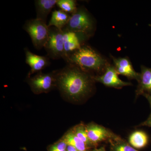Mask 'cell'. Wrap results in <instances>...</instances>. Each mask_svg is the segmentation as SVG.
Returning a JSON list of instances; mask_svg holds the SVG:
<instances>
[{"label": "cell", "mask_w": 151, "mask_h": 151, "mask_svg": "<svg viewBox=\"0 0 151 151\" xmlns=\"http://www.w3.org/2000/svg\"><path fill=\"white\" fill-rule=\"evenodd\" d=\"M55 73L56 87L68 99L81 100L92 92L94 78L76 65L68 63Z\"/></svg>", "instance_id": "cell-1"}, {"label": "cell", "mask_w": 151, "mask_h": 151, "mask_svg": "<svg viewBox=\"0 0 151 151\" xmlns=\"http://www.w3.org/2000/svg\"><path fill=\"white\" fill-rule=\"evenodd\" d=\"M68 63L78 66L86 72L99 71L107 66V61L90 47L83 45L65 58Z\"/></svg>", "instance_id": "cell-2"}, {"label": "cell", "mask_w": 151, "mask_h": 151, "mask_svg": "<svg viewBox=\"0 0 151 151\" xmlns=\"http://www.w3.org/2000/svg\"><path fill=\"white\" fill-rule=\"evenodd\" d=\"M94 22L86 9L83 7L77 9L76 12L70 15L67 24L63 29L82 33L90 36L94 29Z\"/></svg>", "instance_id": "cell-3"}, {"label": "cell", "mask_w": 151, "mask_h": 151, "mask_svg": "<svg viewBox=\"0 0 151 151\" xmlns=\"http://www.w3.org/2000/svg\"><path fill=\"white\" fill-rule=\"evenodd\" d=\"M24 29L28 33L34 46L37 50L44 48L49 36V28L46 23L37 19L28 20Z\"/></svg>", "instance_id": "cell-4"}, {"label": "cell", "mask_w": 151, "mask_h": 151, "mask_svg": "<svg viewBox=\"0 0 151 151\" xmlns=\"http://www.w3.org/2000/svg\"><path fill=\"white\" fill-rule=\"evenodd\" d=\"M48 28V40L44 47L47 56L52 59L63 58L64 55L63 31L55 27Z\"/></svg>", "instance_id": "cell-5"}, {"label": "cell", "mask_w": 151, "mask_h": 151, "mask_svg": "<svg viewBox=\"0 0 151 151\" xmlns=\"http://www.w3.org/2000/svg\"><path fill=\"white\" fill-rule=\"evenodd\" d=\"M27 82L35 94L47 93L56 87L55 71L50 73H37L33 77L28 76Z\"/></svg>", "instance_id": "cell-6"}, {"label": "cell", "mask_w": 151, "mask_h": 151, "mask_svg": "<svg viewBox=\"0 0 151 151\" xmlns=\"http://www.w3.org/2000/svg\"><path fill=\"white\" fill-rule=\"evenodd\" d=\"M63 33L64 55L63 59L65 60L68 55L73 52L79 49L84 45V42L89 36L82 33L70 31L62 29Z\"/></svg>", "instance_id": "cell-7"}, {"label": "cell", "mask_w": 151, "mask_h": 151, "mask_svg": "<svg viewBox=\"0 0 151 151\" xmlns=\"http://www.w3.org/2000/svg\"><path fill=\"white\" fill-rule=\"evenodd\" d=\"M86 128L89 140L96 147L101 142L110 141L119 137L105 127L93 122L86 125Z\"/></svg>", "instance_id": "cell-8"}, {"label": "cell", "mask_w": 151, "mask_h": 151, "mask_svg": "<svg viewBox=\"0 0 151 151\" xmlns=\"http://www.w3.org/2000/svg\"><path fill=\"white\" fill-rule=\"evenodd\" d=\"M118 73L114 66L108 65L103 75L94 77V81L100 82L108 87L121 89L125 86H131L130 82L122 81L118 76Z\"/></svg>", "instance_id": "cell-9"}, {"label": "cell", "mask_w": 151, "mask_h": 151, "mask_svg": "<svg viewBox=\"0 0 151 151\" xmlns=\"http://www.w3.org/2000/svg\"><path fill=\"white\" fill-rule=\"evenodd\" d=\"M25 54V62L30 67L29 75L41 72V70L50 65L49 58L34 54L28 48L24 49Z\"/></svg>", "instance_id": "cell-10"}, {"label": "cell", "mask_w": 151, "mask_h": 151, "mask_svg": "<svg viewBox=\"0 0 151 151\" xmlns=\"http://www.w3.org/2000/svg\"><path fill=\"white\" fill-rule=\"evenodd\" d=\"M114 67L117 73L126 76L129 79H136L138 81L140 73H137L134 70L132 63L129 58L127 57L115 58L113 57Z\"/></svg>", "instance_id": "cell-11"}, {"label": "cell", "mask_w": 151, "mask_h": 151, "mask_svg": "<svg viewBox=\"0 0 151 151\" xmlns=\"http://www.w3.org/2000/svg\"><path fill=\"white\" fill-rule=\"evenodd\" d=\"M138 82L139 84L136 91V97L141 94H151V68L142 66Z\"/></svg>", "instance_id": "cell-12"}, {"label": "cell", "mask_w": 151, "mask_h": 151, "mask_svg": "<svg viewBox=\"0 0 151 151\" xmlns=\"http://www.w3.org/2000/svg\"><path fill=\"white\" fill-rule=\"evenodd\" d=\"M58 0H36L35 1L36 19L46 23L47 16L52 9L56 5Z\"/></svg>", "instance_id": "cell-13"}, {"label": "cell", "mask_w": 151, "mask_h": 151, "mask_svg": "<svg viewBox=\"0 0 151 151\" xmlns=\"http://www.w3.org/2000/svg\"><path fill=\"white\" fill-rule=\"evenodd\" d=\"M69 14L60 9L54 10L52 12L51 18L47 25L48 27H55L62 30L67 24L70 18Z\"/></svg>", "instance_id": "cell-14"}, {"label": "cell", "mask_w": 151, "mask_h": 151, "mask_svg": "<svg viewBox=\"0 0 151 151\" xmlns=\"http://www.w3.org/2000/svg\"><path fill=\"white\" fill-rule=\"evenodd\" d=\"M62 139L68 145L73 146L78 151H89L90 149L74 134L72 130L66 132Z\"/></svg>", "instance_id": "cell-15"}, {"label": "cell", "mask_w": 151, "mask_h": 151, "mask_svg": "<svg viewBox=\"0 0 151 151\" xmlns=\"http://www.w3.org/2000/svg\"><path fill=\"white\" fill-rule=\"evenodd\" d=\"M129 143L135 149H141L147 145L148 142L147 135L142 131L133 132L129 137Z\"/></svg>", "instance_id": "cell-16"}, {"label": "cell", "mask_w": 151, "mask_h": 151, "mask_svg": "<svg viewBox=\"0 0 151 151\" xmlns=\"http://www.w3.org/2000/svg\"><path fill=\"white\" fill-rule=\"evenodd\" d=\"M74 134L81 140L84 142L89 148L96 147L94 144L89 140L86 132V125L81 123L76 125L72 129Z\"/></svg>", "instance_id": "cell-17"}, {"label": "cell", "mask_w": 151, "mask_h": 151, "mask_svg": "<svg viewBox=\"0 0 151 151\" xmlns=\"http://www.w3.org/2000/svg\"><path fill=\"white\" fill-rule=\"evenodd\" d=\"M111 151H138L119 137L110 141Z\"/></svg>", "instance_id": "cell-18"}, {"label": "cell", "mask_w": 151, "mask_h": 151, "mask_svg": "<svg viewBox=\"0 0 151 151\" xmlns=\"http://www.w3.org/2000/svg\"><path fill=\"white\" fill-rule=\"evenodd\" d=\"M56 5L61 10L71 15L76 12L78 9L76 1L73 0H58Z\"/></svg>", "instance_id": "cell-19"}, {"label": "cell", "mask_w": 151, "mask_h": 151, "mask_svg": "<svg viewBox=\"0 0 151 151\" xmlns=\"http://www.w3.org/2000/svg\"><path fill=\"white\" fill-rule=\"evenodd\" d=\"M68 145L63 139L50 146L49 151H67Z\"/></svg>", "instance_id": "cell-20"}, {"label": "cell", "mask_w": 151, "mask_h": 151, "mask_svg": "<svg viewBox=\"0 0 151 151\" xmlns=\"http://www.w3.org/2000/svg\"><path fill=\"white\" fill-rule=\"evenodd\" d=\"M141 126H146V127H151V114L150 116H149L148 119L145 122H143L141 124Z\"/></svg>", "instance_id": "cell-21"}, {"label": "cell", "mask_w": 151, "mask_h": 151, "mask_svg": "<svg viewBox=\"0 0 151 151\" xmlns=\"http://www.w3.org/2000/svg\"><path fill=\"white\" fill-rule=\"evenodd\" d=\"M67 151H78L75 147L71 145H68Z\"/></svg>", "instance_id": "cell-22"}, {"label": "cell", "mask_w": 151, "mask_h": 151, "mask_svg": "<svg viewBox=\"0 0 151 151\" xmlns=\"http://www.w3.org/2000/svg\"><path fill=\"white\" fill-rule=\"evenodd\" d=\"M144 95V96H145V97L147 98V100H148L149 103H150V104L151 105V94H143Z\"/></svg>", "instance_id": "cell-23"}, {"label": "cell", "mask_w": 151, "mask_h": 151, "mask_svg": "<svg viewBox=\"0 0 151 151\" xmlns=\"http://www.w3.org/2000/svg\"><path fill=\"white\" fill-rule=\"evenodd\" d=\"M92 151H106L105 148L104 147H101L100 148L95 149Z\"/></svg>", "instance_id": "cell-24"}]
</instances>
